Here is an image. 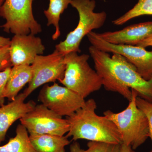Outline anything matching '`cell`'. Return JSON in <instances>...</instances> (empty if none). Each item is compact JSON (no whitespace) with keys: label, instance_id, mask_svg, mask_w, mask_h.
<instances>
[{"label":"cell","instance_id":"1","mask_svg":"<svg viewBox=\"0 0 152 152\" xmlns=\"http://www.w3.org/2000/svg\"><path fill=\"white\" fill-rule=\"evenodd\" d=\"M89 51L105 89L118 93L129 102L133 89L138 96L152 102V78L145 80L135 67L119 54H113L111 57L109 53L92 45Z\"/></svg>","mask_w":152,"mask_h":152},{"label":"cell","instance_id":"2","mask_svg":"<svg viewBox=\"0 0 152 152\" xmlns=\"http://www.w3.org/2000/svg\"><path fill=\"white\" fill-rule=\"evenodd\" d=\"M97 104L94 99L86 101L85 105L74 113L66 117L69 125L66 136L74 141L86 140L89 141L122 144L115 125L103 116L96 113Z\"/></svg>","mask_w":152,"mask_h":152},{"label":"cell","instance_id":"3","mask_svg":"<svg viewBox=\"0 0 152 152\" xmlns=\"http://www.w3.org/2000/svg\"><path fill=\"white\" fill-rule=\"evenodd\" d=\"M131 90L132 99L126 109L118 113L108 110L104 112V115L115 125L122 144L131 146L135 150L149 137V129L146 117L136 103L137 93Z\"/></svg>","mask_w":152,"mask_h":152},{"label":"cell","instance_id":"4","mask_svg":"<svg viewBox=\"0 0 152 152\" xmlns=\"http://www.w3.org/2000/svg\"><path fill=\"white\" fill-rule=\"evenodd\" d=\"M89 57L85 54L79 55L76 52L65 55L64 76L59 80L65 87L84 99L102 86L99 76L88 63Z\"/></svg>","mask_w":152,"mask_h":152},{"label":"cell","instance_id":"5","mask_svg":"<svg viewBox=\"0 0 152 152\" xmlns=\"http://www.w3.org/2000/svg\"><path fill=\"white\" fill-rule=\"evenodd\" d=\"M70 5L78 12L79 20L76 28L68 34L65 40L56 46V50L64 56L71 52L80 53L83 38L92 30L102 27L107 16L105 12H94L95 0H72Z\"/></svg>","mask_w":152,"mask_h":152},{"label":"cell","instance_id":"6","mask_svg":"<svg viewBox=\"0 0 152 152\" xmlns=\"http://www.w3.org/2000/svg\"><path fill=\"white\" fill-rule=\"evenodd\" d=\"M34 0H5L0 16L6 22L1 26L4 31L16 34L36 35L42 31L33 14Z\"/></svg>","mask_w":152,"mask_h":152},{"label":"cell","instance_id":"7","mask_svg":"<svg viewBox=\"0 0 152 152\" xmlns=\"http://www.w3.org/2000/svg\"><path fill=\"white\" fill-rule=\"evenodd\" d=\"M93 46L106 53L121 55L135 67L145 80L152 78V50L137 46L114 45L102 39L96 33L91 31L87 35Z\"/></svg>","mask_w":152,"mask_h":152},{"label":"cell","instance_id":"8","mask_svg":"<svg viewBox=\"0 0 152 152\" xmlns=\"http://www.w3.org/2000/svg\"><path fill=\"white\" fill-rule=\"evenodd\" d=\"M20 121L30 134H50L63 136L69 130V125L66 119H63L43 104L36 105Z\"/></svg>","mask_w":152,"mask_h":152},{"label":"cell","instance_id":"9","mask_svg":"<svg viewBox=\"0 0 152 152\" xmlns=\"http://www.w3.org/2000/svg\"><path fill=\"white\" fill-rule=\"evenodd\" d=\"M64 57L56 50L48 56H37L31 65L32 78L23 92L27 97L42 85L64 78L66 70Z\"/></svg>","mask_w":152,"mask_h":152},{"label":"cell","instance_id":"10","mask_svg":"<svg viewBox=\"0 0 152 152\" xmlns=\"http://www.w3.org/2000/svg\"><path fill=\"white\" fill-rule=\"evenodd\" d=\"M38 100L47 108L61 116L71 115L86 104L85 99L66 87L55 83L44 85Z\"/></svg>","mask_w":152,"mask_h":152},{"label":"cell","instance_id":"11","mask_svg":"<svg viewBox=\"0 0 152 152\" xmlns=\"http://www.w3.org/2000/svg\"><path fill=\"white\" fill-rule=\"evenodd\" d=\"M45 49L41 38L35 35H15L9 46L12 66L31 65L37 56L43 54Z\"/></svg>","mask_w":152,"mask_h":152},{"label":"cell","instance_id":"12","mask_svg":"<svg viewBox=\"0 0 152 152\" xmlns=\"http://www.w3.org/2000/svg\"><path fill=\"white\" fill-rule=\"evenodd\" d=\"M152 34V21H150L131 25L120 31L96 33V34L110 43L136 46Z\"/></svg>","mask_w":152,"mask_h":152},{"label":"cell","instance_id":"13","mask_svg":"<svg viewBox=\"0 0 152 152\" xmlns=\"http://www.w3.org/2000/svg\"><path fill=\"white\" fill-rule=\"evenodd\" d=\"M27 98L23 93H21L18 95L14 100L0 107V144L5 139L11 126L35 107L36 103L34 101L25 102Z\"/></svg>","mask_w":152,"mask_h":152},{"label":"cell","instance_id":"14","mask_svg":"<svg viewBox=\"0 0 152 152\" xmlns=\"http://www.w3.org/2000/svg\"><path fill=\"white\" fill-rule=\"evenodd\" d=\"M32 77L31 66L22 65L13 66L6 85L5 98L10 101L14 100L25 85L31 81Z\"/></svg>","mask_w":152,"mask_h":152},{"label":"cell","instance_id":"15","mask_svg":"<svg viewBox=\"0 0 152 152\" xmlns=\"http://www.w3.org/2000/svg\"><path fill=\"white\" fill-rule=\"evenodd\" d=\"M29 137L37 152H65V147L70 143L66 136L30 134Z\"/></svg>","mask_w":152,"mask_h":152},{"label":"cell","instance_id":"16","mask_svg":"<svg viewBox=\"0 0 152 152\" xmlns=\"http://www.w3.org/2000/svg\"><path fill=\"white\" fill-rule=\"evenodd\" d=\"M0 152H37L31 142L27 130L20 124L17 127L15 136L0 146Z\"/></svg>","mask_w":152,"mask_h":152},{"label":"cell","instance_id":"17","mask_svg":"<svg viewBox=\"0 0 152 152\" xmlns=\"http://www.w3.org/2000/svg\"><path fill=\"white\" fill-rule=\"evenodd\" d=\"M48 8L44 11V13L48 20V26L53 25L56 31L52 36L53 40L57 39L61 35L59 22L60 17L64 11L70 4L72 0H49Z\"/></svg>","mask_w":152,"mask_h":152},{"label":"cell","instance_id":"18","mask_svg":"<svg viewBox=\"0 0 152 152\" xmlns=\"http://www.w3.org/2000/svg\"><path fill=\"white\" fill-rule=\"evenodd\" d=\"M145 15H152V0H138L132 8L112 23L114 25L121 26L132 19Z\"/></svg>","mask_w":152,"mask_h":152},{"label":"cell","instance_id":"19","mask_svg":"<svg viewBox=\"0 0 152 152\" xmlns=\"http://www.w3.org/2000/svg\"><path fill=\"white\" fill-rule=\"evenodd\" d=\"M121 144L89 141L87 144L88 149L84 150L78 142L74 141L70 146V152H120Z\"/></svg>","mask_w":152,"mask_h":152},{"label":"cell","instance_id":"20","mask_svg":"<svg viewBox=\"0 0 152 152\" xmlns=\"http://www.w3.org/2000/svg\"><path fill=\"white\" fill-rule=\"evenodd\" d=\"M136 103L138 107L143 112L148 120L149 129V137L152 142V148L150 152H152V102L137 96L136 99Z\"/></svg>","mask_w":152,"mask_h":152},{"label":"cell","instance_id":"21","mask_svg":"<svg viewBox=\"0 0 152 152\" xmlns=\"http://www.w3.org/2000/svg\"><path fill=\"white\" fill-rule=\"evenodd\" d=\"M11 70V67H9L0 72V107L4 105V104L5 90Z\"/></svg>","mask_w":152,"mask_h":152},{"label":"cell","instance_id":"22","mask_svg":"<svg viewBox=\"0 0 152 152\" xmlns=\"http://www.w3.org/2000/svg\"><path fill=\"white\" fill-rule=\"evenodd\" d=\"M12 66L9 46L0 49V72Z\"/></svg>","mask_w":152,"mask_h":152},{"label":"cell","instance_id":"23","mask_svg":"<svg viewBox=\"0 0 152 152\" xmlns=\"http://www.w3.org/2000/svg\"><path fill=\"white\" fill-rule=\"evenodd\" d=\"M136 46L145 48L148 47H152V34L143 40L139 42Z\"/></svg>","mask_w":152,"mask_h":152},{"label":"cell","instance_id":"24","mask_svg":"<svg viewBox=\"0 0 152 152\" xmlns=\"http://www.w3.org/2000/svg\"><path fill=\"white\" fill-rule=\"evenodd\" d=\"M11 40L10 38L0 36V49L10 46Z\"/></svg>","mask_w":152,"mask_h":152},{"label":"cell","instance_id":"25","mask_svg":"<svg viewBox=\"0 0 152 152\" xmlns=\"http://www.w3.org/2000/svg\"><path fill=\"white\" fill-rule=\"evenodd\" d=\"M120 152H135L134 150L132 148L131 146L127 145L124 144H121Z\"/></svg>","mask_w":152,"mask_h":152},{"label":"cell","instance_id":"26","mask_svg":"<svg viewBox=\"0 0 152 152\" xmlns=\"http://www.w3.org/2000/svg\"><path fill=\"white\" fill-rule=\"evenodd\" d=\"M4 0H0V10H1V7L2 6L4 2Z\"/></svg>","mask_w":152,"mask_h":152}]
</instances>
